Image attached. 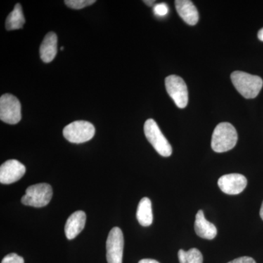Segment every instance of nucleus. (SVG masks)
<instances>
[{
  "instance_id": "f257e3e1",
  "label": "nucleus",
  "mask_w": 263,
  "mask_h": 263,
  "mask_svg": "<svg viewBox=\"0 0 263 263\" xmlns=\"http://www.w3.org/2000/svg\"><path fill=\"white\" fill-rule=\"evenodd\" d=\"M238 141V133L235 128L228 122H221L216 126L212 138V149L223 153L233 149Z\"/></svg>"
},
{
  "instance_id": "f03ea898",
  "label": "nucleus",
  "mask_w": 263,
  "mask_h": 263,
  "mask_svg": "<svg viewBox=\"0 0 263 263\" xmlns=\"http://www.w3.org/2000/svg\"><path fill=\"white\" fill-rule=\"evenodd\" d=\"M231 81L237 91L247 99L255 98L263 86V81L260 77L242 71L233 72L231 74Z\"/></svg>"
},
{
  "instance_id": "7ed1b4c3",
  "label": "nucleus",
  "mask_w": 263,
  "mask_h": 263,
  "mask_svg": "<svg viewBox=\"0 0 263 263\" xmlns=\"http://www.w3.org/2000/svg\"><path fill=\"white\" fill-rule=\"evenodd\" d=\"M53 196L51 185L48 183H37L29 186L26 194L22 197V202L25 205L34 208H42L47 205Z\"/></svg>"
},
{
  "instance_id": "20e7f679",
  "label": "nucleus",
  "mask_w": 263,
  "mask_h": 263,
  "mask_svg": "<svg viewBox=\"0 0 263 263\" xmlns=\"http://www.w3.org/2000/svg\"><path fill=\"white\" fill-rule=\"evenodd\" d=\"M144 133L147 140L159 155L165 157L172 155V146L167 141V138L162 134L160 127L154 119H148L145 122Z\"/></svg>"
},
{
  "instance_id": "39448f33",
  "label": "nucleus",
  "mask_w": 263,
  "mask_h": 263,
  "mask_svg": "<svg viewBox=\"0 0 263 263\" xmlns=\"http://www.w3.org/2000/svg\"><path fill=\"white\" fill-rule=\"evenodd\" d=\"M95 128L86 121H76L66 126L63 129L65 139L72 143H82L92 139Z\"/></svg>"
},
{
  "instance_id": "423d86ee",
  "label": "nucleus",
  "mask_w": 263,
  "mask_h": 263,
  "mask_svg": "<svg viewBox=\"0 0 263 263\" xmlns=\"http://www.w3.org/2000/svg\"><path fill=\"white\" fill-rule=\"evenodd\" d=\"M0 119L9 124H15L22 119V106L16 97L3 95L0 98Z\"/></svg>"
},
{
  "instance_id": "0eeeda50",
  "label": "nucleus",
  "mask_w": 263,
  "mask_h": 263,
  "mask_svg": "<svg viewBox=\"0 0 263 263\" xmlns=\"http://www.w3.org/2000/svg\"><path fill=\"white\" fill-rule=\"evenodd\" d=\"M165 87L178 108L186 107L189 100L187 86L181 77L176 75L169 76L165 79Z\"/></svg>"
},
{
  "instance_id": "6e6552de",
  "label": "nucleus",
  "mask_w": 263,
  "mask_h": 263,
  "mask_svg": "<svg viewBox=\"0 0 263 263\" xmlns=\"http://www.w3.org/2000/svg\"><path fill=\"white\" fill-rule=\"evenodd\" d=\"M124 245L122 230L117 227L114 228L107 238L106 257L108 263H122Z\"/></svg>"
},
{
  "instance_id": "1a4fd4ad",
  "label": "nucleus",
  "mask_w": 263,
  "mask_h": 263,
  "mask_svg": "<svg viewBox=\"0 0 263 263\" xmlns=\"http://www.w3.org/2000/svg\"><path fill=\"white\" fill-rule=\"evenodd\" d=\"M218 185L221 191L227 195H238L247 187V179L241 174H227L219 178Z\"/></svg>"
},
{
  "instance_id": "9d476101",
  "label": "nucleus",
  "mask_w": 263,
  "mask_h": 263,
  "mask_svg": "<svg viewBox=\"0 0 263 263\" xmlns=\"http://www.w3.org/2000/svg\"><path fill=\"white\" fill-rule=\"evenodd\" d=\"M25 173V166L18 160L6 161L0 167V182L3 184L16 182L23 177Z\"/></svg>"
},
{
  "instance_id": "9b49d317",
  "label": "nucleus",
  "mask_w": 263,
  "mask_h": 263,
  "mask_svg": "<svg viewBox=\"0 0 263 263\" xmlns=\"http://www.w3.org/2000/svg\"><path fill=\"white\" fill-rule=\"evenodd\" d=\"M86 214L82 211H78L71 214L66 221L65 233L67 239L72 240L76 238L86 224Z\"/></svg>"
},
{
  "instance_id": "f8f14e48",
  "label": "nucleus",
  "mask_w": 263,
  "mask_h": 263,
  "mask_svg": "<svg viewBox=\"0 0 263 263\" xmlns=\"http://www.w3.org/2000/svg\"><path fill=\"white\" fill-rule=\"evenodd\" d=\"M175 5L180 17L189 25L194 26L198 22V11L193 2L190 0H176Z\"/></svg>"
},
{
  "instance_id": "ddd939ff",
  "label": "nucleus",
  "mask_w": 263,
  "mask_h": 263,
  "mask_svg": "<svg viewBox=\"0 0 263 263\" xmlns=\"http://www.w3.org/2000/svg\"><path fill=\"white\" fill-rule=\"evenodd\" d=\"M195 230L199 237L205 239L212 240L217 235V229L214 224L207 220L202 210H199L196 214Z\"/></svg>"
},
{
  "instance_id": "4468645a",
  "label": "nucleus",
  "mask_w": 263,
  "mask_h": 263,
  "mask_svg": "<svg viewBox=\"0 0 263 263\" xmlns=\"http://www.w3.org/2000/svg\"><path fill=\"white\" fill-rule=\"evenodd\" d=\"M57 53V36L54 32H48L43 39L40 47L41 60L49 63L54 60Z\"/></svg>"
},
{
  "instance_id": "2eb2a0df",
  "label": "nucleus",
  "mask_w": 263,
  "mask_h": 263,
  "mask_svg": "<svg viewBox=\"0 0 263 263\" xmlns=\"http://www.w3.org/2000/svg\"><path fill=\"white\" fill-rule=\"evenodd\" d=\"M137 219L141 226H150L153 222L152 202L148 197H143L138 204Z\"/></svg>"
},
{
  "instance_id": "dca6fc26",
  "label": "nucleus",
  "mask_w": 263,
  "mask_h": 263,
  "mask_svg": "<svg viewBox=\"0 0 263 263\" xmlns=\"http://www.w3.org/2000/svg\"><path fill=\"white\" fill-rule=\"evenodd\" d=\"M25 24L23 11H22V5H15L14 9L8 15L5 22V27L7 30H15V29H22Z\"/></svg>"
},
{
  "instance_id": "f3484780",
  "label": "nucleus",
  "mask_w": 263,
  "mask_h": 263,
  "mask_svg": "<svg viewBox=\"0 0 263 263\" xmlns=\"http://www.w3.org/2000/svg\"><path fill=\"white\" fill-rule=\"evenodd\" d=\"M178 256H179L180 263H202L203 262L201 252L195 248L190 249L187 252L183 249H180Z\"/></svg>"
},
{
  "instance_id": "a211bd4d",
  "label": "nucleus",
  "mask_w": 263,
  "mask_h": 263,
  "mask_svg": "<svg viewBox=\"0 0 263 263\" xmlns=\"http://www.w3.org/2000/svg\"><path fill=\"white\" fill-rule=\"evenodd\" d=\"M95 0H66L65 5L72 9L80 10L95 3Z\"/></svg>"
},
{
  "instance_id": "6ab92c4d",
  "label": "nucleus",
  "mask_w": 263,
  "mask_h": 263,
  "mask_svg": "<svg viewBox=\"0 0 263 263\" xmlns=\"http://www.w3.org/2000/svg\"><path fill=\"white\" fill-rule=\"evenodd\" d=\"M1 263H24V259L18 254L12 253L5 256Z\"/></svg>"
},
{
  "instance_id": "aec40b11",
  "label": "nucleus",
  "mask_w": 263,
  "mask_h": 263,
  "mask_svg": "<svg viewBox=\"0 0 263 263\" xmlns=\"http://www.w3.org/2000/svg\"><path fill=\"white\" fill-rule=\"evenodd\" d=\"M154 11H155V14L159 16H164L168 13V7L164 3H160V4L155 5Z\"/></svg>"
},
{
  "instance_id": "412c9836",
  "label": "nucleus",
  "mask_w": 263,
  "mask_h": 263,
  "mask_svg": "<svg viewBox=\"0 0 263 263\" xmlns=\"http://www.w3.org/2000/svg\"><path fill=\"white\" fill-rule=\"evenodd\" d=\"M228 263H256V262L252 257L245 256V257H240L233 259V260L230 261V262Z\"/></svg>"
},
{
  "instance_id": "4be33fe9",
  "label": "nucleus",
  "mask_w": 263,
  "mask_h": 263,
  "mask_svg": "<svg viewBox=\"0 0 263 263\" xmlns=\"http://www.w3.org/2000/svg\"><path fill=\"white\" fill-rule=\"evenodd\" d=\"M138 263H160V262H157V261L155 260V259H141V260L140 261V262Z\"/></svg>"
},
{
  "instance_id": "5701e85b",
  "label": "nucleus",
  "mask_w": 263,
  "mask_h": 263,
  "mask_svg": "<svg viewBox=\"0 0 263 263\" xmlns=\"http://www.w3.org/2000/svg\"><path fill=\"white\" fill-rule=\"evenodd\" d=\"M257 36H258L259 41H262L263 42V28L261 29L259 31Z\"/></svg>"
},
{
  "instance_id": "b1692460",
  "label": "nucleus",
  "mask_w": 263,
  "mask_h": 263,
  "mask_svg": "<svg viewBox=\"0 0 263 263\" xmlns=\"http://www.w3.org/2000/svg\"><path fill=\"white\" fill-rule=\"evenodd\" d=\"M259 215H260L261 219H262L263 220V201L262 205H261L260 212H259Z\"/></svg>"
},
{
  "instance_id": "393cba45",
  "label": "nucleus",
  "mask_w": 263,
  "mask_h": 263,
  "mask_svg": "<svg viewBox=\"0 0 263 263\" xmlns=\"http://www.w3.org/2000/svg\"><path fill=\"white\" fill-rule=\"evenodd\" d=\"M155 1H144V3H146V5H149V6H152V5L155 3Z\"/></svg>"
},
{
  "instance_id": "a878e982",
  "label": "nucleus",
  "mask_w": 263,
  "mask_h": 263,
  "mask_svg": "<svg viewBox=\"0 0 263 263\" xmlns=\"http://www.w3.org/2000/svg\"><path fill=\"white\" fill-rule=\"evenodd\" d=\"M61 50H62V51H63V50H64V47H62V48H61Z\"/></svg>"
}]
</instances>
